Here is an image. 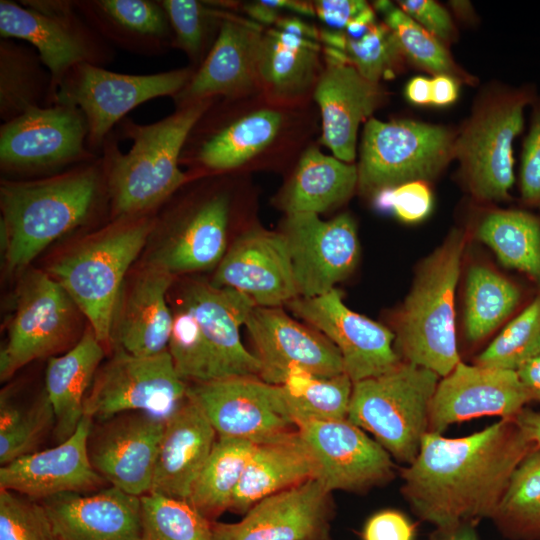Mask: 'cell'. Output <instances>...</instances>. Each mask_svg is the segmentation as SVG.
Masks as SVG:
<instances>
[{"label":"cell","mask_w":540,"mask_h":540,"mask_svg":"<svg viewBox=\"0 0 540 540\" xmlns=\"http://www.w3.org/2000/svg\"><path fill=\"white\" fill-rule=\"evenodd\" d=\"M532 106L530 127L521 156L520 193L527 206L540 209V97Z\"/></svg>","instance_id":"cell-52"},{"label":"cell","mask_w":540,"mask_h":540,"mask_svg":"<svg viewBox=\"0 0 540 540\" xmlns=\"http://www.w3.org/2000/svg\"><path fill=\"white\" fill-rule=\"evenodd\" d=\"M529 402L516 371L460 361L437 384L428 432L442 434L453 424L484 416L514 418Z\"/></svg>","instance_id":"cell-21"},{"label":"cell","mask_w":540,"mask_h":540,"mask_svg":"<svg viewBox=\"0 0 540 540\" xmlns=\"http://www.w3.org/2000/svg\"><path fill=\"white\" fill-rule=\"evenodd\" d=\"M374 7L383 14L384 23L396 37L409 59L436 75L457 76V69L444 44L389 1H376Z\"/></svg>","instance_id":"cell-47"},{"label":"cell","mask_w":540,"mask_h":540,"mask_svg":"<svg viewBox=\"0 0 540 540\" xmlns=\"http://www.w3.org/2000/svg\"><path fill=\"white\" fill-rule=\"evenodd\" d=\"M245 325L266 383L279 385L296 368L321 377L345 373L340 352L326 336L277 307L256 306Z\"/></svg>","instance_id":"cell-20"},{"label":"cell","mask_w":540,"mask_h":540,"mask_svg":"<svg viewBox=\"0 0 540 540\" xmlns=\"http://www.w3.org/2000/svg\"><path fill=\"white\" fill-rule=\"evenodd\" d=\"M0 540H58L38 500L0 489Z\"/></svg>","instance_id":"cell-50"},{"label":"cell","mask_w":540,"mask_h":540,"mask_svg":"<svg viewBox=\"0 0 540 540\" xmlns=\"http://www.w3.org/2000/svg\"><path fill=\"white\" fill-rule=\"evenodd\" d=\"M516 372L530 401L540 402V355L526 362Z\"/></svg>","instance_id":"cell-58"},{"label":"cell","mask_w":540,"mask_h":540,"mask_svg":"<svg viewBox=\"0 0 540 540\" xmlns=\"http://www.w3.org/2000/svg\"><path fill=\"white\" fill-rule=\"evenodd\" d=\"M282 234L287 241L300 297L311 298L329 292L346 279L357 264L356 226L347 213L329 221L314 213H290Z\"/></svg>","instance_id":"cell-14"},{"label":"cell","mask_w":540,"mask_h":540,"mask_svg":"<svg viewBox=\"0 0 540 540\" xmlns=\"http://www.w3.org/2000/svg\"><path fill=\"white\" fill-rule=\"evenodd\" d=\"M406 96L417 105L431 104V79L422 76L412 78L407 84Z\"/></svg>","instance_id":"cell-60"},{"label":"cell","mask_w":540,"mask_h":540,"mask_svg":"<svg viewBox=\"0 0 540 540\" xmlns=\"http://www.w3.org/2000/svg\"><path fill=\"white\" fill-rule=\"evenodd\" d=\"M8 340L0 353L4 381L29 362L58 351L69 339L76 306L62 285L32 271L22 280Z\"/></svg>","instance_id":"cell-13"},{"label":"cell","mask_w":540,"mask_h":540,"mask_svg":"<svg viewBox=\"0 0 540 540\" xmlns=\"http://www.w3.org/2000/svg\"><path fill=\"white\" fill-rule=\"evenodd\" d=\"M104 356L102 343L90 328L77 344L46 369V394L55 415L54 436L61 443L76 430L84 415V400Z\"/></svg>","instance_id":"cell-34"},{"label":"cell","mask_w":540,"mask_h":540,"mask_svg":"<svg viewBox=\"0 0 540 540\" xmlns=\"http://www.w3.org/2000/svg\"><path fill=\"white\" fill-rule=\"evenodd\" d=\"M439 378L402 361L385 374L353 383L347 419L370 433L392 458L409 465L428 433Z\"/></svg>","instance_id":"cell-6"},{"label":"cell","mask_w":540,"mask_h":540,"mask_svg":"<svg viewBox=\"0 0 540 540\" xmlns=\"http://www.w3.org/2000/svg\"><path fill=\"white\" fill-rule=\"evenodd\" d=\"M254 448L255 444L249 441L218 437L186 502L207 520L218 521L230 509Z\"/></svg>","instance_id":"cell-39"},{"label":"cell","mask_w":540,"mask_h":540,"mask_svg":"<svg viewBox=\"0 0 540 540\" xmlns=\"http://www.w3.org/2000/svg\"><path fill=\"white\" fill-rule=\"evenodd\" d=\"M416 525L402 512L386 509L373 514L365 523L362 540H414Z\"/></svg>","instance_id":"cell-54"},{"label":"cell","mask_w":540,"mask_h":540,"mask_svg":"<svg viewBox=\"0 0 540 540\" xmlns=\"http://www.w3.org/2000/svg\"><path fill=\"white\" fill-rule=\"evenodd\" d=\"M521 290L492 269L477 265L467 276L465 295V333L469 342L491 334L517 308Z\"/></svg>","instance_id":"cell-42"},{"label":"cell","mask_w":540,"mask_h":540,"mask_svg":"<svg viewBox=\"0 0 540 540\" xmlns=\"http://www.w3.org/2000/svg\"><path fill=\"white\" fill-rule=\"evenodd\" d=\"M87 138L78 107L55 102L31 109L0 126L1 171L34 174L90 161L99 154L88 148Z\"/></svg>","instance_id":"cell-12"},{"label":"cell","mask_w":540,"mask_h":540,"mask_svg":"<svg viewBox=\"0 0 540 540\" xmlns=\"http://www.w3.org/2000/svg\"><path fill=\"white\" fill-rule=\"evenodd\" d=\"M183 301L200 326L214 380L260 377L261 363L244 347L240 337V327L256 307L248 296L230 288L196 283L189 287Z\"/></svg>","instance_id":"cell-24"},{"label":"cell","mask_w":540,"mask_h":540,"mask_svg":"<svg viewBox=\"0 0 540 540\" xmlns=\"http://www.w3.org/2000/svg\"><path fill=\"white\" fill-rule=\"evenodd\" d=\"M478 521L460 522L448 527L435 528L430 540H479Z\"/></svg>","instance_id":"cell-57"},{"label":"cell","mask_w":540,"mask_h":540,"mask_svg":"<svg viewBox=\"0 0 540 540\" xmlns=\"http://www.w3.org/2000/svg\"><path fill=\"white\" fill-rule=\"evenodd\" d=\"M320 37L328 54L350 63L376 84L394 75L404 55L392 31L376 21L355 37L329 29L323 30Z\"/></svg>","instance_id":"cell-43"},{"label":"cell","mask_w":540,"mask_h":540,"mask_svg":"<svg viewBox=\"0 0 540 540\" xmlns=\"http://www.w3.org/2000/svg\"><path fill=\"white\" fill-rule=\"evenodd\" d=\"M229 199L215 194L189 210L150 264L170 274L210 268L225 255Z\"/></svg>","instance_id":"cell-32"},{"label":"cell","mask_w":540,"mask_h":540,"mask_svg":"<svg viewBox=\"0 0 540 540\" xmlns=\"http://www.w3.org/2000/svg\"><path fill=\"white\" fill-rule=\"evenodd\" d=\"M212 522L186 501L141 496L140 540H211Z\"/></svg>","instance_id":"cell-44"},{"label":"cell","mask_w":540,"mask_h":540,"mask_svg":"<svg viewBox=\"0 0 540 540\" xmlns=\"http://www.w3.org/2000/svg\"><path fill=\"white\" fill-rule=\"evenodd\" d=\"M400 9L419 25L436 37L440 42L453 39L455 28L449 13L432 0H402Z\"/></svg>","instance_id":"cell-53"},{"label":"cell","mask_w":540,"mask_h":540,"mask_svg":"<svg viewBox=\"0 0 540 540\" xmlns=\"http://www.w3.org/2000/svg\"><path fill=\"white\" fill-rule=\"evenodd\" d=\"M536 98L529 86L489 93L456 136L454 158L476 198H509L515 180L513 142L523 130L525 107Z\"/></svg>","instance_id":"cell-7"},{"label":"cell","mask_w":540,"mask_h":540,"mask_svg":"<svg viewBox=\"0 0 540 540\" xmlns=\"http://www.w3.org/2000/svg\"><path fill=\"white\" fill-rule=\"evenodd\" d=\"M213 99L178 107L153 123L125 117L107 137L102 157L114 216L145 215L189 179L180 169L186 141Z\"/></svg>","instance_id":"cell-2"},{"label":"cell","mask_w":540,"mask_h":540,"mask_svg":"<svg viewBox=\"0 0 540 540\" xmlns=\"http://www.w3.org/2000/svg\"><path fill=\"white\" fill-rule=\"evenodd\" d=\"M107 188L101 155L34 180H4L1 237L8 268L26 267L50 243L83 224Z\"/></svg>","instance_id":"cell-3"},{"label":"cell","mask_w":540,"mask_h":540,"mask_svg":"<svg viewBox=\"0 0 540 540\" xmlns=\"http://www.w3.org/2000/svg\"><path fill=\"white\" fill-rule=\"evenodd\" d=\"M288 306L336 346L353 383L385 374L402 362L394 333L350 310L335 288L316 297L299 296Z\"/></svg>","instance_id":"cell-15"},{"label":"cell","mask_w":540,"mask_h":540,"mask_svg":"<svg viewBox=\"0 0 540 540\" xmlns=\"http://www.w3.org/2000/svg\"><path fill=\"white\" fill-rule=\"evenodd\" d=\"M278 111L263 109L242 116L203 137L191 156L211 171L243 165L273 142L282 126Z\"/></svg>","instance_id":"cell-36"},{"label":"cell","mask_w":540,"mask_h":540,"mask_svg":"<svg viewBox=\"0 0 540 540\" xmlns=\"http://www.w3.org/2000/svg\"><path fill=\"white\" fill-rule=\"evenodd\" d=\"M318 37L316 29L299 18H280L263 35L258 80L275 96L300 95L315 77Z\"/></svg>","instance_id":"cell-33"},{"label":"cell","mask_w":540,"mask_h":540,"mask_svg":"<svg viewBox=\"0 0 540 540\" xmlns=\"http://www.w3.org/2000/svg\"><path fill=\"white\" fill-rule=\"evenodd\" d=\"M165 421L145 412H124L92 425L88 454L95 471L124 492L148 494Z\"/></svg>","instance_id":"cell-19"},{"label":"cell","mask_w":540,"mask_h":540,"mask_svg":"<svg viewBox=\"0 0 540 540\" xmlns=\"http://www.w3.org/2000/svg\"><path fill=\"white\" fill-rule=\"evenodd\" d=\"M187 394L202 409L218 437L257 445L297 429L279 411L272 384L259 377H229L191 383Z\"/></svg>","instance_id":"cell-18"},{"label":"cell","mask_w":540,"mask_h":540,"mask_svg":"<svg viewBox=\"0 0 540 540\" xmlns=\"http://www.w3.org/2000/svg\"><path fill=\"white\" fill-rule=\"evenodd\" d=\"M212 285L248 296L258 307H278L299 296L282 232L251 229L220 261Z\"/></svg>","instance_id":"cell-22"},{"label":"cell","mask_w":540,"mask_h":540,"mask_svg":"<svg viewBox=\"0 0 540 540\" xmlns=\"http://www.w3.org/2000/svg\"><path fill=\"white\" fill-rule=\"evenodd\" d=\"M55 426V415L45 394L29 408L22 409L5 395L0 402L1 466L33 453L44 434Z\"/></svg>","instance_id":"cell-45"},{"label":"cell","mask_w":540,"mask_h":540,"mask_svg":"<svg viewBox=\"0 0 540 540\" xmlns=\"http://www.w3.org/2000/svg\"><path fill=\"white\" fill-rule=\"evenodd\" d=\"M318 462L298 429L257 444L235 490L229 511L244 515L260 500L317 479Z\"/></svg>","instance_id":"cell-29"},{"label":"cell","mask_w":540,"mask_h":540,"mask_svg":"<svg viewBox=\"0 0 540 540\" xmlns=\"http://www.w3.org/2000/svg\"><path fill=\"white\" fill-rule=\"evenodd\" d=\"M194 72L191 68H179L153 74H126L83 63L66 75L55 102L82 111L88 126L87 146L100 154L107 137L131 110L158 97L174 98Z\"/></svg>","instance_id":"cell-10"},{"label":"cell","mask_w":540,"mask_h":540,"mask_svg":"<svg viewBox=\"0 0 540 540\" xmlns=\"http://www.w3.org/2000/svg\"><path fill=\"white\" fill-rule=\"evenodd\" d=\"M314 11L329 30L342 31L353 20L371 7L360 0H320L313 4Z\"/></svg>","instance_id":"cell-55"},{"label":"cell","mask_w":540,"mask_h":540,"mask_svg":"<svg viewBox=\"0 0 540 540\" xmlns=\"http://www.w3.org/2000/svg\"><path fill=\"white\" fill-rule=\"evenodd\" d=\"M84 20L112 47L157 56L173 47V34L160 1L78 0Z\"/></svg>","instance_id":"cell-31"},{"label":"cell","mask_w":540,"mask_h":540,"mask_svg":"<svg viewBox=\"0 0 540 540\" xmlns=\"http://www.w3.org/2000/svg\"><path fill=\"white\" fill-rule=\"evenodd\" d=\"M456 136L439 125L369 119L357 168L359 188L377 194L404 183L435 178L454 158Z\"/></svg>","instance_id":"cell-9"},{"label":"cell","mask_w":540,"mask_h":540,"mask_svg":"<svg viewBox=\"0 0 540 540\" xmlns=\"http://www.w3.org/2000/svg\"><path fill=\"white\" fill-rule=\"evenodd\" d=\"M217 438L202 409L187 394L165 421L148 494L187 501Z\"/></svg>","instance_id":"cell-28"},{"label":"cell","mask_w":540,"mask_h":540,"mask_svg":"<svg viewBox=\"0 0 540 540\" xmlns=\"http://www.w3.org/2000/svg\"><path fill=\"white\" fill-rule=\"evenodd\" d=\"M263 35L259 26L228 13L218 34L187 85L173 98L178 107L216 96H234L258 80Z\"/></svg>","instance_id":"cell-25"},{"label":"cell","mask_w":540,"mask_h":540,"mask_svg":"<svg viewBox=\"0 0 540 540\" xmlns=\"http://www.w3.org/2000/svg\"><path fill=\"white\" fill-rule=\"evenodd\" d=\"M533 449L514 418L459 438L428 432L414 461L401 469V494L413 514L435 528L491 519Z\"/></svg>","instance_id":"cell-1"},{"label":"cell","mask_w":540,"mask_h":540,"mask_svg":"<svg viewBox=\"0 0 540 540\" xmlns=\"http://www.w3.org/2000/svg\"><path fill=\"white\" fill-rule=\"evenodd\" d=\"M458 96V85L454 77L436 75L431 79V104L446 106L453 103Z\"/></svg>","instance_id":"cell-56"},{"label":"cell","mask_w":540,"mask_h":540,"mask_svg":"<svg viewBox=\"0 0 540 540\" xmlns=\"http://www.w3.org/2000/svg\"><path fill=\"white\" fill-rule=\"evenodd\" d=\"M52 104L51 76L29 44L0 39V118L10 121L23 113Z\"/></svg>","instance_id":"cell-37"},{"label":"cell","mask_w":540,"mask_h":540,"mask_svg":"<svg viewBox=\"0 0 540 540\" xmlns=\"http://www.w3.org/2000/svg\"><path fill=\"white\" fill-rule=\"evenodd\" d=\"M0 38L25 42L38 52L51 76L52 104L74 67H104L115 57L114 48L84 20L75 1L0 0Z\"/></svg>","instance_id":"cell-8"},{"label":"cell","mask_w":540,"mask_h":540,"mask_svg":"<svg viewBox=\"0 0 540 540\" xmlns=\"http://www.w3.org/2000/svg\"><path fill=\"white\" fill-rule=\"evenodd\" d=\"M168 352L186 383L214 380L211 357L194 314L184 304L173 314Z\"/></svg>","instance_id":"cell-48"},{"label":"cell","mask_w":540,"mask_h":540,"mask_svg":"<svg viewBox=\"0 0 540 540\" xmlns=\"http://www.w3.org/2000/svg\"><path fill=\"white\" fill-rule=\"evenodd\" d=\"M377 205L405 222H417L429 214L432 195L425 182L413 181L377 193Z\"/></svg>","instance_id":"cell-51"},{"label":"cell","mask_w":540,"mask_h":540,"mask_svg":"<svg viewBox=\"0 0 540 540\" xmlns=\"http://www.w3.org/2000/svg\"><path fill=\"white\" fill-rule=\"evenodd\" d=\"M172 274L149 264L118 306L113 336L118 348L136 356H153L168 349L173 323L166 303Z\"/></svg>","instance_id":"cell-30"},{"label":"cell","mask_w":540,"mask_h":540,"mask_svg":"<svg viewBox=\"0 0 540 540\" xmlns=\"http://www.w3.org/2000/svg\"><path fill=\"white\" fill-rule=\"evenodd\" d=\"M187 390L168 350L136 356L117 348L98 368L83 412L98 421L124 412H145L166 420L185 400Z\"/></svg>","instance_id":"cell-11"},{"label":"cell","mask_w":540,"mask_h":540,"mask_svg":"<svg viewBox=\"0 0 540 540\" xmlns=\"http://www.w3.org/2000/svg\"><path fill=\"white\" fill-rule=\"evenodd\" d=\"M92 418L83 415L75 432L57 446L20 457L0 468V489L42 500L64 492H89L106 481L88 454Z\"/></svg>","instance_id":"cell-23"},{"label":"cell","mask_w":540,"mask_h":540,"mask_svg":"<svg viewBox=\"0 0 540 540\" xmlns=\"http://www.w3.org/2000/svg\"><path fill=\"white\" fill-rule=\"evenodd\" d=\"M153 227L147 214L123 217L50 268L102 344L112 340L123 278Z\"/></svg>","instance_id":"cell-5"},{"label":"cell","mask_w":540,"mask_h":540,"mask_svg":"<svg viewBox=\"0 0 540 540\" xmlns=\"http://www.w3.org/2000/svg\"><path fill=\"white\" fill-rule=\"evenodd\" d=\"M500 262L526 274L540 287V217L523 210L488 213L476 230Z\"/></svg>","instance_id":"cell-40"},{"label":"cell","mask_w":540,"mask_h":540,"mask_svg":"<svg viewBox=\"0 0 540 540\" xmlns=\"http://www.w3.org/2000/svg\"><path fill=\"white\" fill-rule=\"evenodd\" d=\"M353 389L345 374L321 377L305 370L292 369L273 392L280 412L297 427L315 420L345 419Z\"/></svg>","instance_id":"cell-38"},{"label":"cell","mask_w":540,"mask_h":540,"mask_svg":"<svg viewBox=\"0 0 540 540\" xmlns=\"http://www.w3.org/2000/svg\"><path fill=\"white\" fill-rule=\"evenodd\" d=\"M173 34V47L183 50L201 64L214 24L221 21V11L196 0H161ZM206 57V54H205Z\"/></svg>","instance_id":"cell-49"},{"label":"cell","mask_w":540,"mask_h":540,"mask_svg":"<svg viewBox=\"0 0 540 540\" xmlns=\"http://www.w3.org/2000/svg\"><path fill=\"white\" fill-rule=\"evenodd\" d=\"M514 420L534 449L540 448V412L525 407L514 417Z\"/></svg>","instance_id":"cell-59"},{"label":"cell","mask_w":540,"mask_h":540,"mask_svg":"<svg viewBox=\"0 0 540 540\" xmlns=\"http://www.w3.org/2000/svg\"><path fill=\"white\" fill-rule=\"evenodd\" d=\"M466 237L453 231L420 267L397 320L395 349L408 362L447 376L461 361L454 298Z\"/></svg>","instance_id":"cell-4"},{"label":"cell","mask_w":540,"mask_h":540,"mask_svg":"<svg viewBox=\"0 0 540 540\" xmlns=\"http://www.w3.org/2000/svg\"><path fill=\"white\" fill-rule=\"evenodd\" d=\"M38 501L58 540H140L141 497L117 487L91 495L64 492Z\"/></svg>","instance_id":"cell-26"},{"label":"cell","mask_w":540,"mask_h":540,"mask_svg":"<svg viewBox=\"0 0 540 540\" xmlns=\"http://www.w3.org/2000/svg\"><path fill=\"white\" fill-rule=\"evenodd\" d=\"M538 355H540V293L475 358V364L517 371Z\"/></svg>","instance_id":"cell-46"},{"label":"cell","mask_w":540,"mask_h":540,"mask_svg":"<svg viewBox=\"0 0 540 540\" xmlns=\"http://www.w3.org/2000/svg\"><path fill=\"white\" fill-rule=\"evenodd\" d=\"M314 97L322 115V143L337 159L351 163L359 124L382 100L378 84L367 80L350 63L327 53Z\"/></svg>","instance_id":"cell-27"},{"label":"cell","mask_w":540,"mask_h":540,"mask_svg":"<svg viewBox=\"0 0 540 540\" xmlns=\"http://www.w3.org/2000/svg\"><path fill=\"white\" fill-rule=\"evenodd\" d=\"M358 185V169L351 163L309 148L302 155L284 196L287 214H319L350 198Z\"/></svg>","instance_id":"cell-35"},{"label":"cell","mask_w":540,"mask_h":540,"mask_svg":"<svg viewBox=\"0 0 540 540\" xmlns=\"http://www.w3.org/2000/svg\"><path fill=\"white\" fill-rule=\"evenodd\" d=\"M491 520L510 540H540V448L516 467Z\"/></svg>","instance_id":"cell-41"},{"label":"cell","mask_w":540,"mask_h":540,"mask_svg":"<svg viewBox=\"0 0 540 540\" xmlns=\"http://www.w3.org/2000/svg\"><path fill=\"white\" fill-rule=\"evenodd\" d=\"M297 429L318 462L317 480L330 493H365L394 479L390 454L347 418L307 421Z\"/></svg>","instance_id":"cell-16"},{"label":"cell","mask_w":540,"mask_h":540,"mask_svg":"<svg viewBox=\"0 0 540 540\" xmlns=\"http://www.w3.org/2000/svg\"><path fill=\"white\" fill-rule=\"evenodd\" d=\"M332 493L311 479L254 504L234 523L212 522L211 540H332Z\"/></svg>","instance_id":"cell-17"}]
</instances>
